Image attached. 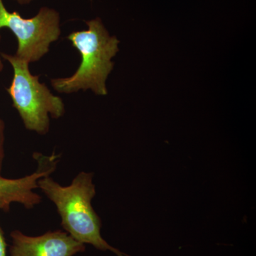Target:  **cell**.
Wrapping results in <instances>:
<instances>
[{
	"mask_svg": "<svg viewBox=\"0 0 256 256\" xmlns=\"http://www.w3.org/2000/svg\"><path fill=\"white\" fill-rule=\"evenodd\" d=\"M92 172H80L68 186H62L50 176L38 180V188L54 204L62 226L69 235L84 245L117 256H130L112 247L101 236V220L92 206L96 186Z\"/></svg>",
	"mask_w": 256,
	"mask_h": 256,
	"instance_id": "1",
	"label": "cell"
},
{
	"mask_svg": "<svg viewBox=\"0 0 256 256\" xmlns=\"http://www.w3.org/2000/svg\"><path fill=\"white\" fill-rule=\"evenodd\" d=\"M85 22L88 30L72 32L67 36L80 53V66L70 77L50 79V85L60 94L90 90L96 95L105 96L106 82L114 68L112 60L118 53L120 41L111 36L100 18Z\"/></svg>",
	"mask_w": 256,
	"mask_h": 256,
	"instance_id": "2",
	"label": "cell"
},
{
	"mask_svg": "<svg viewBox=\"0 0 256 256\" xmlns=\"http://www.w3.org/2000/svg\"><path fill=\"white\" fill-rule=\"evenodd\" d=\"M0 56L12 67L14 75L6 92L24 126L28 131L45 136L50 131V118L60 119L65 114L63 100L40 82V76L30 72L28 62L15 54L0 53Z\"/></svg>",
	"mask_w": 256,
	"mask_h": 256,
	"instance_id": "3",
	"label": "cell"
},
{
	"mask_svg": "<svg viewBox=\"0 0 256 256\" xmlns=\"http://www.w3.org/2000/svg\"><path fill=\"white\" fill-rule=\"evenodd\" d=\"M60 13L43 6L32 18H24L18 12L8 11L0 0V30H11L18 40L15 55L28 64L35 63L50 52V44L60 35ZM2 36L0 34V42Z\"/></svg>",
	"mask_w": 256,
	"mask_h": 256,
	"instance_id": "4",
	"label": "cell"
},
{
	"mask_svg": "<svg viewBox=\"0 0 256 256\" xmlns=\"http://www.w3.org/2000/svg\"><path fill=\"white\" fill-rule=\"evenodd\" d=\"M10 237V256H74L86 250V245L60 230L38 236H30L15 230Z\"/></svg>",
	"mask_w": 256,
	"mask_h": 256,
	"instance_id": "5",
	"label": "cell"
},
{
	"mask_svg": "<svg viewBox=\"0 0 256 256\" xmlns=\"http://www.w3.org/2000/svg\"><path fill=\"white\" fill-rule=\"evenodd\" d=\"M38 166L36 171L20 178H6L0 176V200L10 208L12 203H18L30 210L40 204L42 198L34 190L38 188V180L50 176L56 169L60 156L54 153L50 156L35 153Z\"/></svg>",
	"mask_w": 256,
	"mask_h": 256,
	"instance_id": "6",
	"label": "cell"
},
{
	"mask_svg": "<svg viewBox=\"0 0 256 256\" xmlns=\"http://www.w3.org/2000/svg\"><path fill=\"white\" fill-rule=\"evenodd\" d=\"M4 121L0 118V176H2V170L3 161L4 158Z\"/></svg>",
	"mask_w": 256,
	"mask_h": 256,
	"instance_id": "7",
	"label": "cell"
},
{
	"mask_svg": "<svg viewBox=\"0 0 256 256\" xmlns=\"http://www.w3.org/2000/svg\"><path fill=\"white\" fill-rule=\"evenodd\" d=\"M0 210H4L5 212H8L10 210V208H8L1 200H0ZM6 248H8V244L5 240L4 232L0 226V256H8Z\"/></svg>",
	"mask_w": 256,
	"mask_h": 256,
	"instance_id": "8",
	"label": "cell"
},
{
	"mask_svg": "<svg viewBox=\"0 0 256 256\" xmlns=\"http://www.w3.org/2000/svg\"><path fill=\"white\" fill-rule=\"evenodd\" d=\"M14 1H16L20 5H28L32 2L34 0H14Z\"/></svg>",
	"mask_w": 256,
	"mask_h": 256,
	"instance_id": "9",
	"label": "cell"
},
{
	"mask_svg": "<svg viewBox=\"0 0 256 256\" xmlns=\"http://www.w3.org/2000/svg\"><path fill=\"white\" fill-rule=\"evenodd\" d=\"M3 68H4V64H3L1 56H0V73L2 72Z\"/></svg>",
	"mask_w": 256,
	"mask_h": 256,
	"instance_id": "10",
	"label": "cell"
}]
</instances>
